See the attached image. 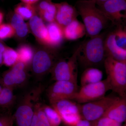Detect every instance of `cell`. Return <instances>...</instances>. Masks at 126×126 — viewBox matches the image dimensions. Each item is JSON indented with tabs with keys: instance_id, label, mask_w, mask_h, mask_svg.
<instances>
[{
	"instance_id": "obj_2",
	"label": "cell",
	"mask_w": 126,
	"mask_h": 126,
	"mask_svg": "<svg viewBox=\"0 0 126 126\" xmlns=\"http://www.w3.org/2000/svg\"><path fill=\"white\" fill-rule=\"evenodd\" d=\"M106 36V33H101L80 45L78 62L83 67L97 68L104 64L106 58L104 47Z\"/></svg>"
},
{
	"instance_id": "obj_8",
	"label": "cell",
	"mask_w": 126,
	"mask_h": 126,
	"mask_svg": "<svg viewBox=\"0 0 126 126\" xmlns=\"http://www.w3.org/2000/svg\"><path fill=\"white\" fill-rule=\"evenodd\" d=\"M110 90H111V86L109 80L107 78L98 82L81 87L72 100L82 104L93 101L103 97Z\"/></svg>"
},
{
	"instance_id": "obj_1",
	"label": "cell",
	"mask_w": 126,
	"mask_h": 126,
	"mask_svg": "<svg viewBox=\"0 0 126 126\" xmlns=\"http://www.w3.org/2000/svg\"><path fill=\"white\" fill-rule=\"evenodd\" d=\"M75 6L83 21L86 34L90 38L99 34L111 23L93 0H78Z\"/></svg>"
},
{
	"instance_id": "obj_34",
	"label": "cell",
	"mask_w": 126,
	"mask_h": 126,
	"mask_svg": "<svg viewBox=\"0 0 126 126\" xmlns=\"http://www.w3.org/2000/svg\"><path fill=\"white\" fill-rule=\"evenodd\" d=\"M5 47L4 45L0 42V66L3 65V54Z\"/></svg>"
},
{
	"instance_id": "obj_40",
	"label": "cell",
	"mask_w": 126,
	"mask_h": 126,
	"mask_svg": "<svg viewBox=\"0 0 126 126\" xmlns=\"http://www.w3.org/2000/svg\"><path fill=\"white\" fill-rule=\"evenodd\" d=\"M126 126V124H125V125H124V126Z\"/></svg>"
},
{
	"instance_id": "obj_21",
	"label": "cell",
	"mask_w": 126,
	"mask_h": 126,
	"mask_svg": "<svg viewBox=\"0 0 126 126\" xmlns=\"http://www.w3.org/2000/svg\"><path fill=\"white\" fill-rule=\"evenodd\" d=\"M11 24L18 37L22 38L27 35L29 32L28 26L20 16L14 13L12 17Z\"/></svg>"
},
{
	"instance_id": "obj_29",
	"label": "cell",
	"mask_w": 126,
	"mask_h": 126,
	"mask_svg": "<svg viewBox=\"0 0 126 126\" xmlns=\"http://www.w3.org/2000/svg\"><path fill=\"white\" fill-rule=\"evenodd\" d=\"M15 34V30L11 24H2L0 25V40L11 38Z\"/></svg>"
},
{
	"instance_id": "obj_38",
	"label": "cell",
	"mask_w": 126,
	"mask_h": 126,
	"mask_svg": "<svg viewBox=\"0 0 126 126\" xmlns=\"http://www.w3.org/2000/svg\"><path fill=\"white\" fill-rule=\"evenodd\" d=\"M4 87V85H3L2 80H1V78H0V93L1 91Z\"/></svg>"
},
{
	"instance_id": "obj_30",
	"label": "cell",
	"mask_w": 126,
	"mask_h": 126,
	"mask_svg": "<svg viewBox=\"0 0 126 126\" xmlns=\"http://www.w3.org/2000/svg\"><path fill=\"white\" fill-rule=\"evenodd\" d=\"M36 110L38 120L39 126H50L49 122L42 108V104L38 102L35 106Z\"/></svg>"
},
{
	"instance_id": "obj_9",
	"label": "cell",
	"mask_w": 126,
	"mask_h": 126,
	"mask_svg": "<svg viewBox=\"0 0 126 126\" xmlns=\"http://www.w3.org/2000/svg\"><path fill=\"white\" fill-rule=\"evenodd\" d=\"M78 91L77 83L70 81H56L49 88L47 95L51 104L63 100H72Z\"/></svg>"
},
{
	"instance_id": "obj_3",
	"label": "cell",
	"mask_w": 126,
	"mask_h": 126,
	"mask_svg": "<svg viewBox=\"0 0 126 126\" xmlns=\"http://www.w3.org/2000/svg\"><path fill=\"white\" fill-rule=\"evenodd\" d=\"M43 87H35L26 93L19 103L14 115L16 126H30L34 113L35 108L39 102Z\"/></svg>"
},
{
	"instance_id": "obj_17",
	"label": "cell",
	"mask_w": 126,
	"mask_h": 126,
	"mask_svg": "<svg viewBox=\"0 0 126 126\" xmlns=\"http://www.w3.org/2000/svg\"><path fill=\"white\" fill-rule=\"evenodd\" d=\"M35 5L36 11L41 18L46 22L52 23L55 21L56 12V3L52 0H40Z\"/></svg>"
},
{
	"instance_id": "obj_27",
	"label": "cell",
	"mask_w": 126,
	"mask_h": 126,
	"mask_svg": "<svg viewBox=\"0 0 126 126\" xmlns=\"http://www.w3.org/2000/svg\"><path fill=\"white\" fill-rule=\"evenodd\" d=\"M116 26V29L113 31L116 43L119 47L126 49V27H123L122 24Z\"/></svg>"
},
{
	"instance_id": "obj_36",
	"label": "cell",
	"mask_w": 126,
	"mask_h": 126,
	"mask_svg": "<svg viewBox=\"0 0 126 126\" xmlns=\"http://www.w3.org/2000/svg\"><path fill=\"white\" fill-rule=\"evenodd\" d=\"M93 0L95 1L97 5H98L102 4V3L107 1L108 0Z\"/></svg>"
},
{
	"instance_id": "obj_32",
	"label": "cell",
	"mask_w": 126,
	"mask_h": 126,
	"mask_svg": "<svg viewBox=\"0 0 126 126\" xmlns=\"http://www.w3.org/2000/svg\"><path fill=\"white\" fill-rule=\"evenodd\" d=\"M93 126H122L121 123L113 121L108 118L103 117L93 122Z\"/></svg>"
},
{
	"instance_id": "obj_20",
	"label": "cell",
	"mask_w": 126,
	"mask_h": 126,
	"mask_svg": "<svg viewBox=\"0 0 126 126\" xmlns=\"http://www.w3.org/2000/svg\"><path fill=\"white\" fill-rule=\"evenodd\" d=\"M103 77V72L97 68H87L81 75V86L82 87L88 84L98 82L102 81Z\"/></svg>"
},
{
	"instance_id": "obj_14",
	"label": "cell",
	"mask_w": 126,
	"mask_h": 126,
	"mask_svg": "<svg viewBox=\"0 0 126 126\" xmlns=\"http://www.w3.org/2000/svg\"><path fill=\"white\" fill-rule=\"evenodd\" d=\"M29 25L32 33L36 39L46 46H49V41L47 26L43 20L36 15L30 19Z\"/></svg>"
},
{
	"instance_id": "obj_13",
	"label": "cell",
	"mask_w": 126,
	"mask_h": 126,
	"mask_svg": "<svg viewBox=\"0 0 126 126\" xmlns=\"http://www.w3.org/2000/svg\"><path fill=\"white\" fill-rule=\"evenodd\" d=\"M104 47L106 57L108 56L120 62H126V49L118 45L113 31L106 35Z\"/></svg>"
},
{
	"instance_id": "obj_15",
	"label": "cell",
	"mask_w": 126,
	"mask_h": 126,
	"mask_svg": "<svg viewBox=\"0 0 126 126\" xmlns=\"http://www.w3.org/2000/svg\"><path fill=\"white\" fill-rule=\"evenodd\" d=\"M103 117L120 123L126 121V98L120 97L106 111Z\"/></svg>"
},
{
	"instance_id": "obj_35",
	"label": "cell",
	"mask_w": 126,
	"mask_h": 126,
	"mask_svg": "<svg viewBox=\"0 0 126 126\" xmlns=\"http://www.w3.org/2000/svg\"><path fill=\"white\" fill-rule=\"evenodd\" d=\"M22 2L30 5H35L40 0H20Z\"/></svg>"
},
{
	"instance_id": "obj_31",
	"label": "cell",
	"mask_w": 126,
	"mask_h": 126,
	"mask_svg": "<svg viewBox=\"0 0 126 126\" xmlns=\"http://www.w3.org/2000/svg\"><path fill=\"white\" fill-rule=\"evenodd\" d=\"M14 115L10 112H5L0 113V126H14Z\"/></svg>"
},
{
	"instance_id": "obj_19",
	"label": "cell",
	"mask_w": 126,
	"mask_h": 126,
	"mask_svg": "<svg viewBox=\"0 0 126 126\" xmlns=\"http://www.w3.org/2000/svg\"><path fill=\"white\" fill-rule=\"evenodd\" d=\"M51 105L60 116L72 113H79V104L73 100L63 99Z\"/></svg>"
},
{
	"instance_id": "obj_41",
	"label": "cell",
	"mask_w": 126,
	"mask_h": 126,
	"mask_svg": "<svg viewBox=\"0 0 126 126\" xmlns=\"http://www.w3.org/2000/svg\"><path fill=\"white\" fill-rule=\"evenodd\" d=\"M1 112V111H0V113Z\"/></svg>"
},
{
	"instance_id": "obj_22",
	"label": "cell",
	"mask_w": 126,
	"mask_h": 126,
	"mask_svg": "<svg viewBox=\"0 0 126 126\" xmlns=\"http://www.w3.org/2000/svg\"><path fill=\"white\" fill-rule=\"evenodd\" d=\"M16 99L14 89L4 87L0 93V108L6 109L14 104Z\"/></svg>"
},
{
	"instance_id": "obj_12",
	"label": "cell",
	"mask_w": 126,
	"mask_h": 126,
	"mask_svg": "<svg viewBox=\"0 0 126 126\" xmlns=\"http://www.w3.org/2000/svg\"><path fill=\"white\" fill-rule=\"evenodd\" d=\"M56 12L55 22L63 29L79 16L75 6L66 1L56 3Z\"/></svg>"
},
{
	"instance_id": "obj_10",
	"label": "cell",
	"mask_w": 126,
	"mask_h": 126,
	"mask_svg": "<svg viewBox=\"0 0 126 126\" xmlns=\"http://www.w3.org/2000/svg\"><path fill=\"white\" fill-rule=\"evenodd\" d=\"M97 6L113 25L117 26L122 24L123 20L126 18V14L122 12H126V0H108Z\"/></svg>"
},
{
	"instance_id": "obj_16",
	"label": "cell",
	"mask_w": 126,
	"mask_h": 126,
	"mask_svg": "<svg viewBox=\"0 0 126 126\" xmlns=\"http://www.w3.org/2000/svg\"><path fill=\"white\" fill-rule=\"evenodd\" d=\"M64 38L67 40L75 41L83 38L86 34L83 23L76 19L63 29Z\"/></svg>"
},
{
	"instance_id": "obj_6",
	"label": "cell",
	"mask_w": 126,
	"mask_h": 126,
	"mask_svg": "<svg viewBox=\"0 0 126 126\" xmlns=\"http://www.w3.org/2000/svg\"><path fill=\"white\" fill-rule=\"evenodd\" d=\"M79 45L68 60L56 61L50 71L52 78L55 81H70L77 83L78 57Z\"/></svg>"
},
{
	"instance_id": "obj_39",
	"label": "cell",
	"mask_w": 126,
	"mask_h": 126,
	"mask_svg": "<svg viewBox=\"0 0 126 126\" xmlns=\"http://www.w3.org/2000/svg\"><path fill=\"white\" fill-rule=\"evenodd\" d=\"M2 110V109H1L0 108V111H1V110Z\"/></svg>"
},
{
	"instance_id": "obj_26",
	"label": "cell",
	"mask_w": 126,
	"mask_h": 126,
	"mask_svg": "<svg viewBox=\"0 0 126 126\" xmlns=\"http://www.w3.org/2000/svg\"><path fill=\"white\" fill-rule=\"evenodd\" d=\"M19 61L17 51L9 47H5L3 54V64L7 67H12Z\"/></svg>"
},
{
	"instance_id": "obj_24",
	"label": "cell",
	"mask_w": 126,
	"mask_h": 126,
	"mask_svg": "<svg viewBox=\"0 0 126 126\" xmlns=\"http://www.w3.org/2000/svg\"><path fill=\"white\" fill-rule=\"evenodd\" d=\"M42 108L50 126H59L62 122L60 116L52 107L42 104Z\"/></svg>"
},
{
	"instance_id": "obj_33",
	"label": "cell",
	"mask_w": 126,
	"mask_h": 126,
	"mask_svg": "<svg viewBox=\"0 0 126 126\" xmlns=\"http://www.w3.org/2000/svg\"><path fill=\"white\" fill-rule=\"evenodd\" d=\"M75 126H93V122L90 121L83 119H81L79 121Z\"/></svg>"
},
{
	"instance_id": "obj_28",
	"label": "cell",
	"mask_w": 126,
	"mask_h": 126,
	"mask_svg": "<svg viewBox=\"0 0 126 126\" xmlns=\"http://www.w3.org/2000/svg\"><path fill=\"white\" fill-rule=\"evenodd\" d=\"M61 121L66 126H75L82 119L79 113H72L60 116Z\"/></svg>"
},
{
	"instance_id": "obj_37",
	"label": "cell",
	"mask_w": 126,
	"mask_h": 126,
	"mask_svg": "<svg viewBox=\"0 0 126 126\" xmlns=\"http://www.w3.org/2000/svg\"><path fill=\"white\" fill-rule=\"evenodd\" d=\"M3 18H4V15L2 12L0 11V25L2 24Z\"/></svg>"
},
{
	"instance_id": "obj_5",
	"label": "cell",
	"mask_w": 126,
	"mask_h": 126,
	"mask_svg": "<svg viewBox=\"0 0 126 126\" xmlns=\"http://www.w3.org/2000/svg\"><path fill=\"white\" fill-rule=\"evenodd\" d=\"M120 98L110 94L95 101L79 105L82 119L91 122L97 121L103 117L109 107Z\"/></svg>"
},
{
	"instance_id": "obj_25",
	"label": "cell",
	"mask_w": 126,
	"mask_h": 126,
	"mask_svg": "<svg viewBox=\"0 0 126 126\" xmlns=\"http://www.w3.org/2000/svg\"><path fill=\"white\" fill-rule=\"evenodd\" d=\"M17 52L19 61L22 62L26 65L31 63L34 54L31 47L27 45H22L18 48Z\"/></svg>"
},
{
	"instance_id": "obj_7",
	"label": "cell",
	"mask_w": 126,
	"mask_h": 126,
	"mask_svg": "<svg viewBox=\"0 0 126 126\" xmlns=\"http://www.w3.org/2000/svg\"><path fill=\"white\" fill-rule=\"evenodd\" d=\"M58 50L53 47L46 46L38 50L32 61V69L34 75L40 78L50 72L56 61Z\"/></svg>"
},
{
	"instance_id": "obj_4",
	"label": "cell",
	"mask_w": 126,
	"mask_h": 126,
	"mask_svg": "<svg viewBox=\"0 0 126 126\" xmlns=\"http://www.w3.org/2000/svg\"><path fill=\"white\" fill-rule=\"evenodd\" d=\"M106 74L111 90L119 97H126V62H120L107 56L104 63Z\"/></svg>"
},
{
	"instance_id": "obj_23",
	"label": "cell",
	"mask_w": 126,
	"mask_h": 126,
	"mask_svg": "<svg viewBox=\"0 0 126 126\" xmlns=\"http://www.w3.org/2000/svg\"><path fill=\"white\" fill-rule=\"evenodd\" d=\"M15 13L20 16L24 19H30L36 15V10L35 5L20 3L15 8Z\"/></svg>"
},
{
	"instance_id": "obj_11",
	"label": "cell",
	"mask_w": 126,
	"mask_h": 126,
	"mask_svg": "<svg viewBox=\"0 0 126 126\" xmlns=\"http://www.w3.org/2000/svg\"><path fill=\"white\" fill-rule=\"evenodd\" d=\"M26 65L18 61L9 70L3 73L1 77L4 87L14 89L23 85L27 79Z\"/></svg>"
},
{
	"instance_id": "obj_18",
	"label": "cell",
	"mask_w": 126,
	"mask_h": 126,
	"mask_svg": "<svg viewBox=\"0 0 126 126\" xmlns=\"http://www.w3.org/2000/svg\"><path fill=\"white\" fill-rule=\"evenodd\" d=\"M50 47L55 48L59 46L64 39L63 29L55 21L49 23L47 26Z\"/></svg>"
}]
</instances>
